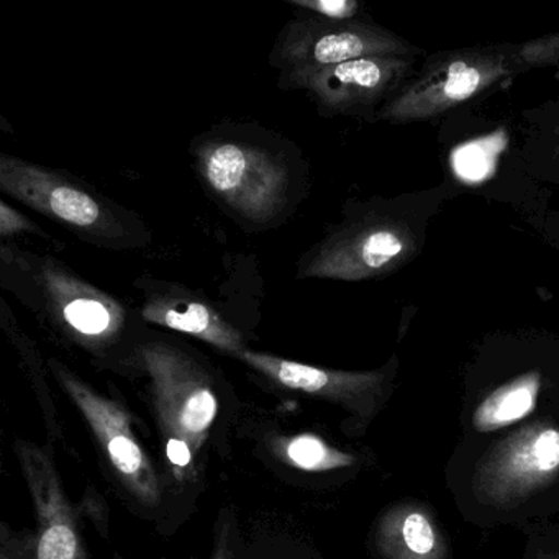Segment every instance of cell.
Masks as SVG:
<instances>
[{"instance_id":"6da1fadb","label":"cell","mask_w":559,"mask_h":559,"mask_svg":"<svg viewBox=\"0 0 559 559\" xmlns=\"http://www.w3.org/2000/svg\"><path fill=\"white\" fill-rule=\"evenodd\" d=\"M212 201L248 230L280 225L304 199L307 168L293 143L254 127H218L192 145Z\"/></svg>"},{"instance_id":"7a4b0ae2","label":"cell","mask_w":559,"mask_h":559,"mask_svg":"<svg viewBox=\"0 0 559 559\" xmlns=\"http://www.w3.org/2000/svg\"><path fill=\"white\" fill-rule=\"evenodd\" d=\"M0 261L4 289L81 348L103 355L133 332L135 317L119 299L58 258L2 243Z\"/></svg>"},{"instance_id":"3957f363","label":"cell","mask_w":559,"mask_h":559,"mask_svg":"<svg viewBox=\"0 0 559 559\" xmlns=\"http://www.w3.org/2000/svg\"><path fill=\"white\" fill-rule=\"evenodd\" d=\"M0 191L104 250H139L152 241L142 218L60 169L2 153Z\"/></svg>"},{"instance_id":"277c9868","label":"cell","mask_w":559,"mask_h":559,"mask_svg":"<svg viewBox=\"0 0 559 559\" xmlns=\"http://www.w3.org/2000/svg\"><path fill=\"white\" fill-rule=\"evenodd\" d=\"M420 250V240L405 218L388 212H352L297 263V280L358 283L401 270Z\"/></svg>"},{"instance_id":"5b68a950","label":"cell","mask_w":559,"mask_h":559,"mask_svg":"<svg viewBox=\"0 0 559 559\" xmlns=\"http://www.w3.org/2000/svg\"><path fill=\"white\" fill-rule=\"evenodd\" d=\"M136 359L148 374L165 440L188 443L198 454L218 414L207 369L181 346L159 338L140 342Z\"/></svg>"},{"instance_id":"8992f818","label":"cell","mask_w":559,"mask_h":559,"mask_svg":"<svg viewBox=\"0 0 559 559\" xmlns=\"http://www.w3.org/2000/svg\"><path fill=\"white\" fill-rule=\"evenodd\" d=\"M415 48L392 32L365 22L323 21L297 11L271 51V64L280 71V84L325 68L369 57H404Z\"/></svg>"},{"instance_id":"52a82bcc","label":"cell","mask_w":559,"mask_h":559,"mask_svg":"<svg viewBox=\"0 0 559 559\" xmlns=\"http://www.w3.org/2000/svg\"><path fill=\"white\" fill-rule=\"evenodd\" d=\"M513 68L512 55L500 50H466L444 55L428 64L414 83L385 103L378 117L392 123L433 119L502 83Z\"/></svg>"},{"instance_id":"ba28073f","label":"cell","mask_w":559,"mask_h":559,"mask_svg":"<svg viewBox=\"0 0 559 559\" xmlns=\"http://www.w3.org/2000/svg\"><path fill=\"white\" fill-rule=\"evenodd\" d=\"M559 473V430L533 424L500 441L477 464L474 492L490 506L520 502Z\"/></svg>"},{"instance_id":"9c48e42d","label":"cell","mask_w":559,"mask_h":559,"mask_svg":"<svg viewBox=\"0 0 559 559\" xmlns=\"http://www.w3.org/2000/svg\"><path fill=\"white\" fill-rule=\"evenodd\" d=\"M50 368L93 428L123 486L145 506H158L162 500L158 476L148 454L133 435L129 412L119 402L94 391L58 359H50Z\"/></svg>"},{"instance_id":"30bf717a","label":"cell","mask_w":559,"mask_h":559,"mask_svg":"<svg viewBox=\"0 0 559 559\" xmlns=\"http://www.w3.org/2000/svg\"><path fill=\"white\" fill-rule=\"evenodd\" d=\"M404 57H369L325 68L280 84L304 91L325 116H355L378 104L411 71Z\"/></svg>"},{"instance_id":"8fae6325","label":"cell","mask_w":559,"mask_h":559,"mask_svg":"<svg viewBox=\"0 0 559 559\" xmlns=\"http://www.w3.org/2000/svg\"><path fill=\"white\" fill-rule=\"evenodd\" d=\"M15 450L34 502L37 559H90L50 454L27 441H17Z\"/></svg>"},{"instance_id":"7c38bea8","label":"cell","mask_w":559,"mask_h":559,"mask_svg":"<svg viewBox=\"0 0 559 559\" xmlns=\"http://www.w3.org/2000/svg\"><path fill=\"white\" fill-rule=\"evenodd\" d=\"M235 358L273 384L335 402L358 415L372 414L384 388L382 371H336L248 348Z\"/></svg>"},{"instance_id":"4fadbf2b","label":"cell","mask_w":559,"mask_h":559,"mask_svg":"<svg viewBox=\"0 0 559 559\" xmlns=\"http://www.w3.org/2000/svg\"><path fill=\"white\" fill-rule=\"evenodd\" d=\"M140 319L173 332L194 336L230 356L247 349L243 336L204 297L175 283L142 280Z\"/></svg>"},{"instance_id":"5bb4252c","label":"cell","mask_w":559,"mask_h":559,"mask_svg":"<svg viewBox=\"0 0 559 559\" xmlns=\"http://www.w3.org/2000/svg\"><path fill=\"white\" fill-rule=\"evenodd\" d=\"M376 545L384 559H447V543L425 507L401 503L382 515Z\"/></svg>"},{"instance_id":"9a60e30c","label":"cell","mask_w":559,"mask_h":559,"mask_svg":"<svg viewBox=\"0 0 559 559\" xmlns=\"http://www.w3.org/2000/svg\"><path fill=\"white\" fill-rule=\"evenodd\" d=\"M539 389L542 374L538 371L526 372L500 385L477 405L473 415L474 428L487 433L516 424L535 411Z\"/></svg>"},{"instance_id":"2e32d148","label":"cell","mask_w":559,"mask_h":559,"mask_svg":"<svg viewBox=\"0 0 559 559\" xmlns=\"http://www.w3.org/2000/svg\"><path fill=\"white\" fill-rule=\"evenodd\" d=\"M277 453L297 469L309 471V473L340 469V467L355 464V457L352 454L336 450L322 438L310 433L281 440Z\"/></svg>"},{"instance_id":"e0dca14e","label":"cell","mask_w":559,"mask_h":559,"mask_svg":"<svg viewBox=\"0 0 559 559\" xmlns=\"http://www.w3.org/2000/svg\"><path fill=\"white\" fill-rule=\"evenodd\" d=\"M513 64L525 68L551 67L559 63V34L536 38L516 48Z\"/></svg>"},{"instance_id":"ac0fdd59","label":"cell","mask_w":559,"mask_h":559,"mask_svg":"<svg viewBox=\"0 0 559 559\" xmlns=\"http://www.w3.org/2000/svg\"><path fill=\"white\" fill-rule=\"evenodd\" d=\"M287 4L297 11L333 22L355 21L359 12L356 0H287Z\"/></svg>"},{"instance_id":"d6986e66","label":"cell","mask_w":559,"mask_h":559,"mask_svg":"<svg viewBox=\"0 0 559 559\" xmlns=\"http://www.w3.org/2000/svg\"><path fill=\"white\" fill-rule=\"evenodd\" d=\"M15 235H37L45 240H51L50 235L44 228L38 227L27 215L15 211L12 205L8 204V201H2L0 202V238L2 241H8Z\"/></svg>"},{"instance_id":"ffe728a7","label":"cell","mask_w":559,"mask_h":559,"mask_svg":"<svg viewBox=\"0 0 559 559\" xmlns=\"http://www.w3.org/2000/svg\"><path fill=\"white\" fill-rule=\"evenodd\" d=\"M211 559H235L234 548H231L230 535L227 528H222L217 533L214 549H212Z\"/></svg>"},{"instance_id":"44dd1931","label":"cell","mask_w":559,"mask_h":559,"mask_svg":"<svg viewBox=\"0 0 559 559\" xmlns=\"http://www.w3.org/2000/svg\"><path fill=\"white\" fill-rule=\"evenodd\" d=\"M4 559H8V558H5V555H4Z\"/></svg>"}]
</instances>
